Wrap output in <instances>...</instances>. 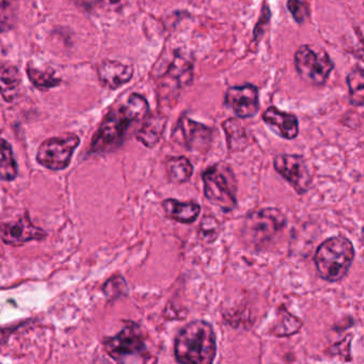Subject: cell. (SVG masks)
I'll list each match as a JSON object with an SVG mask.
<instances>
[{
  "label": "cell",
  "mask_w": 364,
  "mask_h": 364,
  "mask_svg": "<svg viewBox=\"0 0 364 364\" xmlns=\"http://www.w3.org/2000/svg\"><path fill=\"white\" fill-rule=\"evenodd\" d=\"M287 227V218L277 208H263L250 213L245 219L242 238L252 248L262 249L272 242Z\"/></svg>",
  "instance_id": "cell-4"
},
{
  "label": "cell",
  "mask_w": 364,
  "mask_h": 364,
  "mask_svg": "<svg viewBox=\"0 0 364 364\" xmlns=\"http://www.w3.org/2000/svg\"><path fill=\"white\" fill-rule=\"evenodd\" d=\"M166 168L168 178L174 184L188 182L193 173V166L184 156L171 157L168 159Z\"/></svg>",
  "instance_id": "cell-19"
},
{
  "label": "cell",
  "mask_w": 364,
  "mask_h": 364,
  "mask_svg": "<svg viewBox=\"0 0 364 364\" xmlns=\"http://www.w3.org/2000/svg\"><path fill=\"white\" fill-rule=\"evenodd\" d=\"M18 168L11 144L0 138V181L11 182L18 176Z\"/></svg>",
  "instance_id": "cell-18"
},
{
  "label": "cell",
  "mask_w": 364,
  "mask_h": 364,
  "mask_svg": "<svg viewBox=\"0 0 364 364\" xmlns=\"http://www.w3.org/2000/svg\"><path fill=\"white\" fill-rule=\"evenodd\" d=\"M230 170V168L215 165L202 174L206 199L225 213L232 212L237 205L233 173L228 176Z\"/></svg>",
  "instance_id": "cell-5"
},
{
  "label": "cell",
  "mask_w": 364,
  "mask_h": 364,
  "mask_svg": "<svg viewBox=\"0 0 364 364\" xmlns=\"http://www.w3.org/2000/svg\"><path fill=\"white\" fill-rule=\"evenodd\" d=\"M225 135H227L228 146L232 152L244 150L247 146L246 132L240 122L235 120H228L223 123Z\"/></svg>",
  "instance_id": "cell-20"
},
{
  "label": "cell",
  "mask_w": 364,
  "mask_h": 364,
  "mask_svg": "<svg viewBox=\"0 0 364 364\" xmlns=\"http://www.w3.org/2000/svg\"><path fill=\"white\" fill-rule=\"evenodd\" d=\"M301 325L302 321L298 317L293 316L289 312H285L282 318L272 329V332L278 336H291L297 332Z\"/></svg>",
  "instance_id": "cell-25"
},
{
  "label": "cell",
  "mask_w": 364,
  "mask_h": 364,
  "mask_svg": "<svg viewBox=\"0 0 364 364\" xmlns=\"http://www.w3.org/2000/svg\"><path fill=\"white\" fill-rule=\"evenodd\" d=\"M16 0H0V35L10 31L16 21Z\"/></svg>",
  "instance_id": "cell-23"
},
{
  "label": "cell",
  "mask_w": 364,
  "mask_h": 364,
  "mask_svg": "<svg viewBox=\"0 0 364 364\" xmlns=\"http://www.w3.org/2000/svg\"><path fill=\"white\" fill-rule=\"evenodd\" d=\"M294 60L300 77L314 86L325 84L333 70V63L325 50H316L309 46H300Z\"/></svg>",
  "instance_id": "cell-6"
},
{
  "label": "cell",
  "mask_w": 364,
  "mask_h": 364,
  "mask_svg": "<svg viewBox=\"0 0 364 364\" xmlns=\"http://www.w3.org/2000/svg\"><path fill=\"white\" fill-rule=\"evenodd\" d=\"M27 74H28L29 80L33 82V86L41 89V90L56 88L61 84L60 78L56 77L52 72L40 71L31 65L27 67Z\"/></svg>",
  "instance_id": "cell-22"
},
{
  "label": "cell",
  "mask_w": 364,
  "mask_h": 364,
  "mask_svg": "<svg viewBox=\"0 0 364 364\" xmlns=\"http://www.w3.org/2000/svg\"><path fill=\"white\" fill-rule=\"evenodd\" d=\"M355 259L353 242L344 236H333L321 242L314 255L319 277L328 282L342 280Z\"/></svg>",
  "instance_id": "cell-3"
},
{
  "label": "cell",
  "mask_w": 364,
  "mask_h": 364,
  "mask_svg": "<svg viewBox=\"0 0 364 364\" xmlns=\"http://www.w3.org/2000/svg\"><path fill=\"white\" fill-rule=\"evenodd\" d=\"M104 345L108 355L118 362L134 361V358L144 357L146 351L141 330L134 323H127L118 334L106 338Z\"/></svg>",
  "instance_id": "cell-8"
},
{
  "label": "cell",
  "mask_w": 364,
  "mask_h": 364,
  "mask_svg": "<svg viewBox=\"0 0 364 364\" xmlns=\"http://www.w3.org/2000/svg\"><path fill=\"white\" fill-rule=\"evenodd\" d=\"M78 136H61L53 137L42 142L37 153V161L40 165L53 171L67 169L71 164L74 151L80 146Z\"/></svg>",
  "instance_id": "cell-7"
},
{
  "label": "cell",
  "mask_w": 364,
  "mask_h": 364,
  "mask_svg": "<svg viewBox=\"0 0 364 364\" xmlns=\"http://www.w3.org/2000/svg\"><path fill=\"white\" fill-rule=\"evenodd\" d=\"M347 85L349 87V100L355 106L363 105L364 101V73L361 68L353 70L347 76Z\"/></svg>",
  "instance_id": "cell-21"
},
{
  "label": "cell",
  "mask_w": 364,
  "mask_h": 364,
  "mask_svg": "<svg viewBox=\"0 0 364 364\" xmlns=\"http://www.w3.org/2000/svg\"><path fill=\"white\" fill-rule=\"evenodd\" d=\"M225 102L238 118H252L259 109V90L253 85L231 87L225 93Z\"/></svg>",
  "instance_id": "cell-10"
},
{
  "label": "cell",
  "mask_w": 364,
  "mask_h": 364,
  "mask_svg": "<svg viewBox=\"0 0 364 364\" xmlns=\"http://www.w3.org/2000/svg\"><path fill=\"white\" fill-rule=\"evenodd\" d=\"M178 131L182 135L185 146L189 151L202 153L206 152L210 149V142H212V131L205 125L184 117L178 122Z\"/></svg>",
  "instance_id": "cell-12"
},
{
  "label": "cell",
  "mask_w": 364,
  "mask_h": 364,
  "mask_svg": "<svg viewBox=\"0 0 364 364\" xmlns=\"http://www.w3.org/2000/svg\"><path fill=\"white\" fill-rule=\"evenodd\" d=\"M21 78L20 72L14 65H0V95L8 103L16 101L20 95Z\"/></svg>",
  "instance_id": "cell-17"
},
{
  "label": "cell",
  "mask_w": 364,
  "mask_h": 364,
  "mask_svg": "<svg viewBox=\"0 0 364 364\" xmlns=\"http://www.w3.org/2000/svg\"><path fill=\"white\" fill-rule=\"evenodd\" d=\"M149 112L150 108L146 100L137 93L132 95L124 104L117 106L106 114L93 136L91 151L103 154L118 149L124 141L129 129L144 121Z\"/></svg>",
  "instance_id": "cell-1"
},
{
  "label": "cell",
  "mask_w": 364,
  "mask_h": 364,
  "mask_svg": "<svg viewBox=\"0 0 364 364\" xmlns=\"http://www.w3.org/2000/svg\"><path fill=\"white\" fill-rule=\"evenodd\" d=\"M220 225L214 216H205L202 219L199 228V236L203 242H213L218 238Z\"/></svg>",
  "instance_id": "cell-24"
},
{
  "label": "cell",
  "mask_w": 364,
  "mask_h": 364,
  "mask_svg": "<svg viewBox=\"0 0 364 364\" xmlns=\"http://www.w3.org/2000/svg\"><path fill=\"white\" fill-rule=\"evenodd\" d=\"M274 166L276 171L289 182L298 195H304L310 189L312 176L304 157L293 154L277 155Z\"/></svg>",
  "instance_id": "cell-9"
},
{
  "label": "cell",
  "mask_w": 364,
  "mask_h": 364,
  "mask_svg": "<svg viewBox=\"0 0 364 364\" xmlns=\"http://www.w3.org/2000/svg\"><path fill=\"white\" fill-rule=\"evenodd\" d=\"M0 236L6 244L22 246L31 240H42L46 233L43 230L33 225L28 214H25L18 219L0 223Z\"/></svg>",
  "instance_id": "cell-11"
},
{
  "label": "cell",
  "mask_w": 364,
  "mask_h": 364,
  "mask_svg": "<svg viewBox=\"0 0 364 364\" xmlns=\"http://www.w3.org/2000/svg\"><path fill=\"white\" fill-rule=\"evenodd\" d=\"M167 119L163 114H152L144 118V124L137 133V139L146 148H154L161 139Z\"/></svg>",
  "instance_id": "cell-16"
},
{
  "label": "cell",
  "mask_w": 364,
  "mask_h": 364,
  "mask_svg": "<svg viewBox=\"0 0 364 364\" xmlns=\"http://www.w3.org/2000/svg\"><path fill=\"white\" fill-rule=\"evenodd\" d=\"M100 80L104 86L110 89L120 88L133 77L134 68L123 65L118 61H103L97 68Z\"/></svg>",
  "instance_id": "cell-14"
},
{
  "label": "cell",
  "mask_w": 364,
  "mask_h": 364,
  "mask_svg": "<svg viewBox=\"0 0 364 364\" xmlns=\"http://www.w3.org/2000/svg\"><path fill=\"white\" fill-rule=\"evenodd\" d=\"M216 353V334L208 321H191L176 336L174 355L180 363L210 364Z\"/></svg>",
  "instance_id": "cell-2"
},
{
  "label": "cell",
  "mask_w": 364,
  "mask_h": 364,
  "mask_svg": "<svg viewBox=\"0 0 364 364\" xmlns=\"http://www.w3.org/2000/svg\"><path fill=\"white\" fill-rule=\"evenodd\" d=\"M166 216L181 223H193L201 213V206L196 202H181L176 199H167L163 202Z\"/></svg>",
  "instance_id": "cell-15"
},
{
  "label": "cell",
  "mask_w": 364,
  "mask_h": 364,
  "mask_svg": "<svg viewBox=\"0 0 364 364\" xmlns=\"http://www.w3.org/2000/svg\"><path fill=\"white\" fill-rule=\"evenodd\" d=\"M287 8L289 12L293 16L295 22L298 24H302L306 22V18L310 16V10H309L308 5H306L302 0H289L287 1Z\"/></svg>",
  "instance_id": "cell-26"
},
{
  "label": "cell",
  "mask_w": 364,
  "mask_h": 364,
  "mask_svg": "<svg viewBox=\"0 0 364 364\" xmlns=\"http://www.w3.org/2000/svg\"><path fill=\"white\" fill-rule=\"evenodd\" d=\"M263 120L270 129L284 139H295L299 133L297 117L269 107L263 114Z\"/></svg>",
  "instance_id": "cell-13"
}]
</instances>
